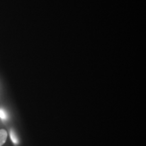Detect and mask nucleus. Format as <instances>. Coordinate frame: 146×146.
I'll return each mask as SVG.
<instances>
[{
  "label": "nucleus",
  "instance_id": "7ed1b4c3",
  "mask_svg": "<svg viewBox=\"0 0 146 146\" xmlns=\"http://www.w3.org/2000/svg\"><path fill=\"white\" fill-rule=\"evenodd\" d=\"M0 118L2 120H6L8 118V114L3 108H0Z\"/></svg>",
  "mask_w": 146,
  "mask_h": 146
},
{
  "label": "nucleus",
  "instance_id": "f257e3e1",
  "mask_svg": "<svg viewBox=\"0 0 146 146\" xmlns=\"http://www.w3.org/2000/svg\"><path fill=\"white\" fill-rule=\"evenodd\" d=\"M8 133L5 129H0V146H2L6 141Z\"/></svg>",
  "mask_w": 146,
  "mask_h": 146
},
{
  "label": "nucleus",
  "instance_id": "f03ea898",
  "mask_svg": "<svg viewBox=\"0 0 146 146\" xmlns=\"http://www.w3.org/2000/svg\"><path fill=\"white\" fill-rule=\"evenodd\" d=\"M10 138H11V140H12V141L13 142L14 144H18L19 143V141H18V139L17 137V136H16L15 132L13 130H11L10 132Z\"/></svg>",
  "mask_w": 146,
  "mask_h": 146
}]
</instances>
